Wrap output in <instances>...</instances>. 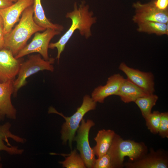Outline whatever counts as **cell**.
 Masks as SVG:
<instances>
[{"label":"cell","instance_id":"cell-13","mask_svg":"<svg viewBox=\"0 0 168 168\" xmlns=\"http://www.w3.org/2000/svg\"><path fill=\"white\" fill-rule=\"evenodd\" d=\"M119 74H114L109 77L104 86H100L95 88L91 97L96 102L103 103L105 99L112 95H115L124 80Z\"/></svg>","mask_w":168,"mask_h":168},{"label":"cell","instance_id":"cell-7","mask_svg":"<svg viewBox=\"0 0 168 168\" xmlns=\"http://www.w3.org/2000/svg\"><path fill=\"white\" fill-rule=\"evenodd\" d=\"M95 125L92 120L88 119L86 121L83 119L77 131V134L73 139L76 142L77 149L79 152L86 167L88 168H92L96 159L89 138L90 129Z\"/></svg>","mask_w":168,"mask_h":168},{"label":"cell","instance_id":"cell-27","mask_svg":"<svg viewBox=\"0 0 168 168\" xmlns=\"http://www.w3.org/2000/svg\"><path fill=\"white\" fill-rule=\"evenodd\" d=\"M13 3L10 0H0V10L6 8Z\"/></svg>","mask_w":168,"mask_h":168},{"label":"cell","instance_id":"cell-3","mask_svg":"<svg viewBox=\"0 0 168 168\" xmlns=\"http://www.w3.org/2000/svg\"><path fill=\"white\" fill-rule=\"evenodd\" d=\"M96 102L93 100L88 95H85L83 98L82 103L78 108L76 112L70 117H66L63 114L58 112L52 106L50 107L48 113L57 114L62 117L65 122L62 125L61 130V139L64 145L68 142L69 146L72 149V142L81 121L85 115L96 107Z\"/></svg>","mask_w":168,"mask_h":168},{"label":"cell","instance_id":"cell-19","mask_svg":"<svg viewBox=\"0 0 168 168\" xmlns=\"http://www.w3.org/2000/svg\"><path fill=\"white\" fill-rule=\"evenodd\" d=\"M167 24L151 21L141 22L138 23L137 30L149 34H155L157 35H167Z\"/></svg>","mask_w":168,"mask_h":168},{"label":"cell","instance_id":"cell-26","mask_svg":"<svg viewBox=\"0 0 168 168\" xmlns=\"http://www.w3.org/2000/svg\"><path fill=\"white\" fill-rule=\"evenodd\" d=\"M5 35L3 32V25H0V50L4 49Z\"/></svg>","mask_w":168,"mask_h":168},{"label":"cell","instance_id":"cell-15","mask_svg":"<svg viewBox=\"0 0 168 168\" xmlns=\"http://www.w3.org/2000/svg\"><path fill=\"white\" fill-rule=\"evenodd\" d=\"M125 165L127 167L131 168H167L168 162L167 158L161 154L152 151L147 156L127 163Z\"/></svg>","mask_w":168,"mask_h":168},{"label":"cell","instance_id":"cell-8","mask_svg":"<svg viewBox=\"0 0 168 168\" xmlns=\"http://www.w3.org/2000/svg\"><path fill=\"white\" fill-rule=\"evenodd\" d=\"M135 14L133 20L137 24L146 21H151L166 24L168 22V10L161 11L155 6L153 1L143 4L137 2L133 4Z\"/></svg>","mask_w":168,"mask_h":168},{"label":"cell","instance_id":"cell-1","mask_svg":"<svg viewBox=\"0 0 168 168\" xmlns=\"http://www.w3.org/2000/svg\"><path fill=\"white\" fill-rule=\"evenodd\" d=\"M93 15L92 12L89 10V6L84 2L78 6L75 3L73 10L66 14V17L71 20V26L57 42L50 43L49 46V49H57L56 58L58 61L66 44L76 30H78L81 35L86 39L91 36V27L96 22V19Z\"/></svg>","mask_w":168,"mask_h":168},{"label":"cell","instance_id":"cell-12","mask_svg":"<svg viewBox=\"0 0 168 168\" xmlns=\"http://www.w3.org/2000/svg\"><path fill=\"white\" fill-rule=\"evenodd\" d=\"M14 80H9L0 83V121L4 119L5 117L15 119L16 110L13 105L11 99L14 92Z\"/></svg>","mask_w":168,"mask_h":168},{"label":"cell","instance_id":"cell-2","mask_svg":"<svg viewBox=\"0 0 168 168\" xmlns=\"http://www.w3.org/2000/svg\"><path fill=\"white\" fill-rule=\"evenodd\" d=\"M33 16L32 5L24 11L18 24L5 35L4 48L10 50L14 57L26 45L33 34L45 30L36 24Z\"/></svg>","mask_w":168,"mask_h":168},{"label":"cell","instance_id":"cell-28","mask_svg":"<svg viewBox=\"0 0 168 168\" xmlns=\"http://www.w3.org/2000/svg\"><path fill=\"white\" fill-rule=\"evenodd\" d=\"M0 25H3V21L2 16L0 15Z\"/></svg>","mask_w":168,"mask_h":168},{"label":"cell","instance_id":"cell-9","mask_svg":"<svg viewBox=\"0 0 168 168\" xmlns=\"http://www.w3.org/2000/svg\"><path fill=\"white\" fill-rule=\"evenodd\" d=\"M119 69L126 74L127 79L147 94H153L155 91L154 76L152 72H143L130 68L123 62L120 64Z\"/></svg>","mask_w":168,"mask_h":168},{"label":"cell","instance_id":"cell-18","mask_svg":"<svg viewBox=\"0 0 168 168\" xmlns=\"http://www.w3.org/2000/svg\"><path fill=\"white\" fill-rule=\"evenodd\" d=\"M33 7V19L38 26L45 29L51 28L60 32L63 30V27L62 26L52 23L46 17L41 0H34Z\"/></svg>","mask_w":168,"mask_h":168},{"label":"cell","instance_id":"cell-25","mask_svg":"<svg viewBox=\"0 0 168 168\" xmlns=\"http://www.w3.org/2000/svg\"><path fill=\"white\" fill-rule=\"evenodd\" d=\"M153 2L158 9L163 11L168 10V0H155Z\"/></svg>","mask_w":168,"mask_h":168},{"label":"cell","instance_id":"cell-20","mask_svg":"<svg viewBox=\"0 0 168 168\" xmlns=\"http://www.w3.org/2000/svg\"><path fill=\"white\" fill-rule=\"evenodd\" d=\"M158 98L157 95L152 94L140 97L134 101L145 119L152 113V109L155 105Z\"/></svg>","mask_w":168,"mask_h":168},{"label":"cell","instance_id":"cell-11","mask_svg":"<svg viewBox=\"0 0 168 168\" xmlns=\"http://www.w3.org/2000/svg\"><path fill=\"white\" fill-rule=\"evenodd\" d=\"M21 58H16L7 49L0 50V83L15 80L23 62Z\"/></svg>","mask_w":168,"mask_h":168},{"label":"cell","instance_id":"cell-22","mask_svg":"<svg viewBox=\"0 0 168 168\" xmlns=\"http://www.w3.org/2000/svg\"><path fill=\"white\" fill-rule=\"evenodd\" d=\"M161 117V113L156 111L152 112L145 119L146 125L151 133L154 134L158 133Z\"/></svg>","mask_w":168,"mask_h":168},{"label":"cell","instance_id":"cell-5","mask_svg":"<svg viewBox=\"0 0 168 168\" xmlns=\"http://www.w3.org/2000/svg\"><path fill=\"white\" fill-rule=\"evenodd\" d=\"M55 59L50 58L46 60L41 57L40 54H32L22 63L17 75L14 81L13 96H16L18 91L27 83L26 79L38 72L46 70L53 72L54 68L53 64Z\"/></svg>","mask_w":168,"mask_h":168},{"label":"cell","instance_id":"cell-23","mask_svg":"<svg viewBox=\"0 0 168 168\" xmlns=\"http://www.w3.org/2000/svg\"><path fill=\"white\" fill-rule=\"evenodd\" d=\"M158 133L163 138H168V113H161Z\"/></svg>","mask_w":168,"mask_h":168},{"label":"cell","instance_id":"cell-17","mask_svg":"<svg viewBox=\"0 0 168 168\" xmlns=\"http://www.w3.org/2000/svg\"><path fill=\"white\" fill-rule=\"evenodd\" d=\"M148 95L128 79H125L115 95L125 103L134 102L138 98Z\"/></svg>","mask_w":168,"mask_h":168},{"label":"cell","instance_id":"cell-6","mask_svg":"<svg viewBox=\"0 0 168 168\" xmlns=\"http://www.w3.org/2000/svg\"><path fill=\"white\" fill-rule=\"evenodd\" d=\"M61 32L55 29L48 28L43 32L35 33L30 43L26 45L15 57L20 58L30 54L37 53L44 60H48L50 58L48 53L50 42L55 36L60 34Z\"/></svg>","mask_w":168,"mask_h":168},{"label":"cell","instance_id":"cell-14","mask_svg":"<svg viewBox=\"0 0 168 168\" xmlns=\"http://www.w3.org/2000/svg\"><path fill=\"white\" fill-rule=\"evenodd\" d=\"M0 121V168H2L0 153L4 151L10 155H21L24 150L19 148L18 147L11 145L8 139L11 138L17 142L24 143L26 140L13 134L10 131L11 124L8 122L1 124Z\"/></svg>","mask_w":168,"mask_h":168},{"label":"cell","instance_id":"cell-24","mask_svg":"<svg viewBox=\"0 0 168 168\" xmlns=\"http://www.w3.org/2000/svg\"><path fill=\"white\" fill-rule=\"evenodd\" d=\"M92 168H113L110 156L106 153L95 159Z\"/></svg>","mask_w":168,"mask_h":168},{"label":"cell","instance_id":"cell-4","mask_svg":"<svg viewBox=\"0 0 168 168\" xmlns=\"http://www.w3.org/2000/svg\"><path fill=\"white\" fill-rule=\"evenodd\" d=\"M145 148L141 143L129 140H124L115 134L112 144L107 153L110 156L113 168H119L123 166L124 158L128 157L133 161L143 155Z\"/></svg>","mask_w":168,"mask_h":168},{"label":"cell","instance_id":"cell-16","mask_svg":"<svg viewBox=\"0 0 168 168\" xmlns=\"http://www.w3.org/2000/svg\"><path fill=\"white\" fill-rule=\"evenodd\" d=\"M115 134V132L110 129H103L98 131L94 138L96 144L92 148L95 155L98 158L107 153Z\"/></svg>","mask_w":168,"mask_h":168},{"label":"cell","instance_id":"cell-29","mask_svg":"<svg viewBox=\"0 0 168 168\" xmlns=\"http://www.w3.org/2000/svg\"><path fill=\"white\" fill-rule=\"evenodd\" d=\"M10 0L12 2H16V1H17L18 0Z\"/></svg>","mask_w":168,"mask_h":168},{"label":"cell","instance_id":"cell-21","mask_svg":"<svg viewBox=\"0 0 168 168\" xmlns=\"http://www.w3.org/2000/svg\"><path fill=\"white\" fill-rule=\"evenodd\" d=\"M68 156L65 157L64 161H59V163L61 164L63 167L66 168H86L84 161L75 149L71 151Z\"/></svg>","mask_w":168,"mask_h":168},{"label":"cell","instance_id":"cell-10","mask_svg":"<svg viewBox=\"0 0 168 168\" xmlns=\"http://www.w3.org/2000/svg\"><path fill=\"white\" fill-rule=\"evenodd\" d=\"M34 0H18L10 6L0 10L3 21L4 35L9 33L24 11L33 5Z\"/></svg>","mask_w":168,"mask_h":168}]
</instances>
